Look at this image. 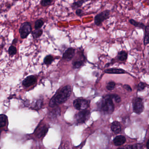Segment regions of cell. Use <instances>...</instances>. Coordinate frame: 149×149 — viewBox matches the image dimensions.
<instances>
[{
  "label": "cell",
  "mask_w": 149,
  "mask_h": 149,
  "mask_svg": "<svg viewBox=\"0 0 149 149\" xmlns=\"http://www.w3.org/2000/svg\"><path fill=\"white\" fill-rule=\"evenodd\" d=\"M71 93L70 86L67 85L64 87L51 99L49 102L50 107H54L65 102L70 96Z\"/></svg>",
  "instance_id": "6da1fadb"
},
{
  "label": "cell",
  "mask_w": 149,
  "mask_h": 149,
  "mask_svg": "<svg viewBox=\"0 0 149 149\" xmlns=\"http://www.w3.org/2000/svg\"><path fill=\"white\" fill-rule=\"evenodd\" d=\"M113 100L112 94L107 95L103 97L99 103V108L101 111L107 114L112 113L115 108Z\"/></svg>",
  "instance_id": "7a4b0ae2"
},
{
  "label": "cell",
  "mask_w": 149,
  "mask_h": 149,
  "mask_svg": "<svg viewBox=\"0 0 149 149\" xmlns=\"http://www.w3.org/2000/svg\"><path fill=\"white\" fill-rule=\"evenodd\" d=\"M110 12L109 10H105L96 15L94 17L95 24L97 26L101 25L102 22L109 18Z\"/></svg>",
  "instance_id": "3957f363"
},
{
  "label": "cell",
  "mask_w": 149,
  "mask_h": 149,
  "mask_svg": "<svg viewBox=\"0 0 149 149\" xmlns=\"http://www.w3.org/2000/svg\"><path fill=\"white\" fill-rule=\"evenodd\" d=\"M133 110L137 114H141L144 109L143 99L140 97H136L133 101Z\"/></svg>",
  "instance_id": "277c9868"
},
{
  "label": "cell",
  "mask_w": 149,
  "mask_h": 149,
  "mask_svg": "<svg viewBox=\"0 0 149 149\" xmlns=\"http://www.w3.org/2000/svg\"><path fill=\"white\" fill-rule=\"evenodd\" d=\"M32 31V28L30 23L25 22L22 24L19 29L20 36L22 39L26 38Z\"/></svg>",
  "instance_id": "5b68a950"
},
{
  "label": "cell",
  "mask_w": 149,
  "mask_h": 149,
  "mask_svg": "<svg viewBox=\"0 0 149 149\" xmlns=\"http://www.w3.org/2000/svg\"><path fill=\"white\" fill-rule=\"evenodd\" d=\"M89 106V101L84 99H77L73 102V106L77 110H86Z\"/></svg>",
  "instance_id": "8992f818"
},
{
  "label": "cell",
  "mask_w": 149,
  "mask_h": 149,
  "mask_svg": "<svg viewBox=\"0 0 149 149\" xmlns=\"http://www.w3.org/2000/svg\"><path fill=\"white\" fill-rule=\"evenodd\" d=\"M90 112L88 110H81L75 116V120L78 123H83L89 119Z\"/></svg>",
  "instance_id": "52a82bcc"
},
{
  "label": "cell",
  "mask_w": 149,
  "mask_h": 149,
  "mask_svg": "<svg viewBox=\"0 0 149 149\" xmlns=\"http://www.w3.org/2000/svg\"><path fill=\"white\" fill-rule=\"evenodd\" d=\"M37 79L34 75H30L26 77L22 81V85L25 87H29L36 82Z\"/></svg>",
  "instance_id": "ba28073f"
},
{
  "label": "cell",
  "mask_w": 149,
  "mask_h": 149,
  "mask_svg": "<svg viewBox=\"0 0 149 149\" xmlns=\"http://www.w3.org/2000/svg\"><path fill=\"white\" fill-rule=\"evenodd\" d=\"M74 49L73 48H69L63 55V58L67 61H70L72 59L74 56Z\"/></svg>",
  "instance_id": "9c48e42d"
},
{
  "label": "cell",
  "mask_w": 149,
  "mask_h": 149,
  "mask_svg": "<svg viewBox=\"0 0 149 149\" xmlns=\"http://www.w3.org/2000/svg\"><path fill=\"white\" fill-rule=\"evenodd\" d=\"M48 130V128L47 126L44 125L37 129L36 132V135L38 138H41L46 134Z\"/></svg>",
  "instance_id": "30bf717a"
},
{
  "label": "cell",
  "mask_w": 149,
  "mask_h": 149,
  "mask_svg": "<svg viewBox=\"0 0 149 149\" xmlns=\"http://www.w3.org/2000/svg\"><path fill=\"white\" fill-rule=\"evenodd\" d=\"M126 142V139L123 136H116L113 140V143L115 146H120L123 145Z\"/></svg>",
  "instance_id": "8fae6325"
},
{
  "label": "cell",
  "mask_w": 149,
  "mask_h": 149,
  "mask_svg": "<svg viewBox=\"0 0 149 149\" xmlns=\"http://www.w3.org/2000/svg\"><path fill=\"white\" fill-rule=\"evenodd\" d=\"M105 72L108 74H120L126 73V71L121 69L117 68H112L106 70Z\"/></svg>",
  "instance_id": "7c38bea8"
},
{
  "label": "cell",
  "mask_w": 149,
  "mask_h": 149,
  "mask_svg": "<svg viewBox=\"0 0 149 149\" xmlns=\"http://www.w3.org/2000/svg\"><path fill=\"white\" fill-rule=\"evenodd\" d=\"M111 128L112 131L116 134H119L121 131L120 124L117 121L113 122L112 123Z\"/></svg>",
  "instance_id": "4fadbf2b"
},
{
  "label": "cell",
  "mask_w": 149,
  "mask_h": 149,
  "mask_svg": "<svg viewBox=\"0 0 149 149\" xmlns=\"http://www.w3.org/2000/svg\"><path fill=\"white\" fill-rule=\"evenodd\" d=\"M88 1V0H79L76 1H74L72 3L71 8L74 10H76L77 9L80 8L83 4Z\"/></svg>",
  "instance_id": "5bb4252c"
},
{
  "label": "cell",
  "mask_w": 149,
  "mask_h": 149,
  "mask_svg": "<svg viewBox=\"0 0 149 149\" xmlns=\"http://www.w3.org/2000/svg\"><path fill=\"white\" fill-rule=\"evenodd\" d=\"M129 22L132 25H134V27H136V28H139L140 29H145V27H146L144 24L142 22H137L134 19H130Z\"/></svg>",
  "instance_id": "9a60e30c"
},
{
  "label": "cell",
  "mask_w": 149,
  "mask_h": 149,
  "mask_svg": "<svg viewBox=\"0 0 149 149\" xmlns=\"http://www.w3.org/2000/svg\"><path fill=\"white\" fill-rule=\"evenodd\" d=\"M8 121V117L5 115L0 114V129L4 127Z\"/></svg>",
  "instance_id": "2e32d148"
},
{
  "label": "cell",
  "mask_w": 149,
  "mask_h": 149,
  "mask_svg": "<svg viewBox=\"0 0 149 149\" xmlns=\"http://www.w3.org/2000/svg\"><path fill=\"white\" fill-rule=\"evenodd\" d=\"M145 35L144 38V45H147L149 44V25L146 26L145 29Z\"/></svg>",
  "instance_id": "e0dca14e"
},
{
  "label": "cell",
  "mask_w": 149,
  "mask_h": 149,
  "mask_svg": "<svg viewBox=\"0 0 149 149\" xmlns=\"http://www.w3.org/2000/svg\"><path fill=\"white\" fill-rule=\"evenodd\" d=\"M127 53L124 51H122L119 52L118 55V59L121 61H126L127 58Z\"/></svg>",
  "instance_id": "ac0fdd59"
},
{
  "label": "cell",
  "mask_w": 149,
  "mask_h": 149,
  "mask_svg": "<svg viewBox=\"0 0 149 149\" xmlns=\"http://www.w3.org/2000/svg\"><path fill=\"white\" fill-rule=\"evenodd\" d=\"M43 34V30L41 29H36L32 31L31 34L34 38H38L40 37Z\"/></svg>",
  "instance_id": "d6986e66"
},
{
  "label": "cell",
  "mask_w": 149,
  "mask_h": 149,
  "mask_svg": "<svg viewBox=\"0 0 149 149\" xmlns=\"http://www.w3.org/2000/svg\"><path fill=\"white\" fill-rule=\"evenodd\" d=\"M44 24V22L42 19H38L35 22V29H39L42 28Z\"/></svg>",
  "instance_id": "ffe728a7"
},
{
  "label": "cell",
  "mask_w": 149,
  "mask_h": 149,
  "mask_svg": "<svg viewBox=\"0 0 149 149\" xmlns=\"http://www.w3.org/2000/svg\"><path fill=\"white\" fill-rule=\"evenodd\" d=\"M43 105V101L42 100H39L36 102L35 104L32 106V108L36 110H38L42 108Z\"/></svg>",
  "instance_id": "44dd1931"
},
{
  "label": "cell",
  "mask_w": 149,
  "mask_h": 149,
  "mask_svg": "<svg viewBox=\"0 0 149 149\" xmlns=\"http://www.w3.org/2000/svg\"><path fill=\"white\" fill-rule=\"evenodd\" d=\"M60 109L56 108L51 112L50 116L52 118H56L58 115L60 114Z\"/></svg>",
  "instance_id": "7402d4cb"
},
{
  "label": "cell",
  "mask_w": 149,
  "mask_h": 149,
  "mask_svg": "<svg viewBox=\"0 0 149 149\" xmlns=\"http://www.w3.org/2000/svg\"><path fill=\"white\" fill-rule=\"evenodd\" d=\"M143 145L142 144H136L129 145L126 147V149H142Z\"/></svg>",
  "instance_id": "603a6c76"
},
{
  "label": "cell",
  "mask_w": 149,
  "mask_h": 149,
  "mask_svg": "<svg viewBox=\"0 0 149 149\" xmlns=\"http://www.w3.org/2000/svg\"><path fill=\"white\" fill-rule=\"evenodd\" d=\"M53 1V0H41L40 1V4L42 7H48L52 3Z\"/></svg>",
  "instance_id": "cb8c5ba5"
},
{
  "label": "cell",
  "mask_w": 149,
  "mask_h": 149,
  "mask_svg": "<svg viewBox=\"0 0 149 149\" xmlns=\"http://www.w3.org/2000/svg\"><path fill=\"white\" fill-rule=\"evenodd\" d=\"M83 61L82 60H76L74 61L72 63L73 67L74 68H79L83 65Z\"/></svg>",
  "instance_id": "d4e9b609"
},
{
  "label": "cell",
  "mask_w": 149,
  "mask_h": 149,
  "mask_svg": "<svg viewBox=\"0 0 149 149\" xmlns=\"http://www.w3.org/2000/svg\"><path fill=\"white\" fill-rule=\"evenodd\" d=\"M53 61V58L52 56H48L45 57L44 59V63L46 65H50Z\"/></svg>",
  "instance_id": "484cf974"
},
{
  "label": "cell",
  "mask_w": 149,
  "mask_h": 149,
  "mask_svg": "<svg viewBox=\"0 0 149 149\" xmlns=\"http://www.w3.org/2000/svg\"><path fill=\"white\" fill-rule=\"evenodd\" d=\"M17 53V49L15 47L11 45L8 49V53L10 56L15 55Z\"/></svg>",
  "instance_id": "4316f807"
},
{
  "label": "cell",
  "mask_w": 149,
  "mask_h": 149,
  "mask_svg": "<svg viewBox=\"0 0 149 149\" xmlns=\"http://www.w3.org/2000/svg\"><path fill=\"white\" fill-rule=\"evenodd\" d=\"M75 14L76 15L79 17H81L85 15V12L81 8H78L75 10Z\"/></svg>",
  "instance_id": "83f0119b"
},
{
  "label": "cell",
  "mask_w": 149,
  "mask_h": 149,
  "mask_svg": "<svg viewBox=\"0 0 149 149\" xmlns=\"http://www.w3.org/2000/svg\"><path fill=\"white\" fill-rule=\"evenodd\" d=\"M116 83L114 81H109L107 86V89L108 90H112L115 87Z\"/></svg>",
  "instance_id": "f1b7e54d"
},
{
  "label": "cell",
  "mask_w": 149,
  "mask_h": 149,
  "mask_svg": "<svg viewBox=\"0 0 149 149\" xmlns=\"http://www.w3.org/2000/svg\"><path fill=\"white\" fill-rule=\"evenodd\" d=\"M147 86V85L145 83L141 82L138 84L137 86V90L138 91H142L145 89V88Z\"/></svg>",
  "instance_id": "f546056e"
},
{
  "label": "cell",
  "mask_w": 149,
  "mask_h": 149,
  "mask_svg": "<svg viewBox=\"0 0 149 149\" xmlns=\"http://www.w3.org/2000/svg\"><path fill=\"white\" fill-rule=\"evenodd\" d=\"M113 100H114L117 103H120L121 101V99L120 97L118 95L112 94Z\"/></svg>",
  "instance_id": "4dcf8cb0"
},
{
  "label": "cell",
  "mask_w": 149,
  "mask_h": 149,
  "mask_svg": "<svg viewBox=\"0 0 149 149\" xmlns=\"http://www.w3.org/2000/svg\"><path fill=\"white\" fill-rule=\"evenodd\" d=\"M123 88H124L125 89H126L127 91H129V92H132V88H131L130 86H129V85H124V86H123Z\"/></svg>",
  "instance_id": "1f68e13d"
},
{
  "label": "cell",
  "mask_w": 149,
  "mask_h": 149,
  "mask_svg": "<svg viewBox=\"0 0 149 149\" xmlns=\"http://www.w3.org/2000/svg\"><path fill=\"white\" fill-rule=\"evenodd\" d=\"M146 147H147V149H149V139L147 142Z\"/></svg>",
  "instance_id": "d6a6232c"
},
{
  "label": "cell",
  "mask_w": 149,
  "mask_h": 149,
  "mask_svg": "<svg viewBox=\"0 0 149 149\" xmlns=\"http://www.w3.org/2000/svg\"><path fill=\"white\" fill-rule=\"evenodd\" d=\"M117 149H126V147H124V148H120Z\"/></svg>",
  "instance_id": "836d02e7"
}]
</instances>
